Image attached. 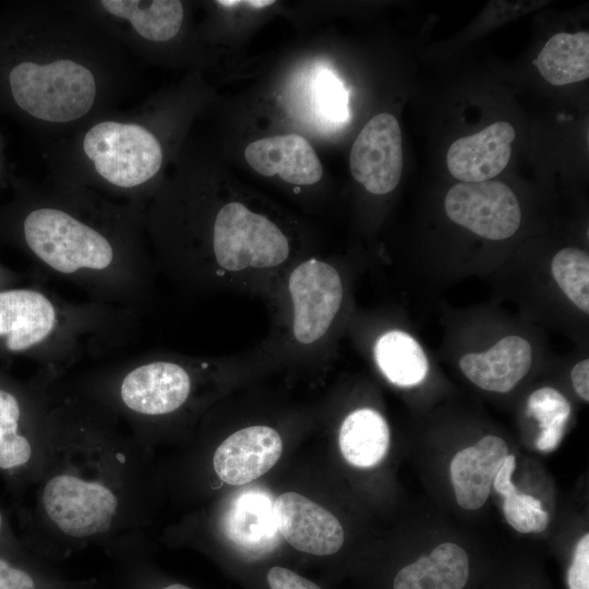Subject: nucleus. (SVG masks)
<instances>
[{
	"instance_id": "obj_1",
	"label": "nucleus",
	"mask_w": 589,
	"mask_h": 589,
	"mask_svg": "<svg viewBox=\"0 0 589 589\" xmlns=\"http://www.w3.org/2000/svg\"><path fill=\"white\" fill-rule=\"evenodd\" d=\"M49 401L44 464L23 494L31 492L29 505L16 509L25 544L72 548L136 528L137 437L76 390H58L56 381Z\"/></svg>"
},
{
	"instance_id": "obj_2",
	"label": "nucleus",
	"mask_w": 589,
	"mask_h": 589,
	"mask_svg": "<svg viewBox=\"0 0 589 589\" xmlns=\"http://www.w3.org/2000/svg\"><path fill=\"white\" fill-rule=\"evenodd\" d=\"M135 312L77 303L36 287L0 289V359L26 358L58 380L85 357L117 347L135 327Z\"/></svg>"
},
{
	"instance_id": "obj_3",
	"label": "nucleus",
	"mask_w": 589,
	"mask_h": 589,
	"mask_svg": "<svg viewBox=\"0 0 589 589\" xmlns=\"http://www.w3.org/2000/svg\"><path fill=\"white\" fill-rule=\"evenodd\" d=\"M21 232L39 267L80 286L96 302L137 313L147 294L148 266L135 245L49 205L31 209Z\"/></svg>"
},
{
	"instance_id": "obj_4",
	"label": "nucleus",
	"mask_w": 589,
	"mask_h": 589,
	"mask_svg": "<svg viewBox=\"0 0 589 589\" xmlns=\"http://www.w3.org/2000/svg\"><path fill=\"white\" fill-rule=\"evenodd\" d=\"M49 384L21 381L0 369V474L17 502L36 480L46 455Z\"/></svg>"
},
{
	"instance_id": "obj_5",
	"label": "nucleus",
	"mask_w": 589,
	"mask_h": 589,
	"mask_svg": "<svg viewBox=\"0 0 589 589\" xmlns=\"http://www.w3.org/2000/svg\"><path fill=\"white\" fill-rule=\"evenodd\" d=\"M9 79L16 104L33 117L50 122L84 116L96 96L92 72L72 60L23 62L12 69Z\"/></svg>"
},
{
	"instance_id": "obj_6",
	"label": "nucleus",
	"mask_w": 589,
	"mask_h": 589,
	"mask_svg": "<svg viewBox=\"0 0 589 589\" xmlns=\"http://www.w3.org/2000/svg\"><path fill=\"white\" fill-rule=\"evenodd\" d=\"M83 148L98 175L119 188L143 184L158 172L163 161L157 139L137 124L100 122L86 133Z\"/></svg>"
},
{
	"instance_id": "obj_7",
	"label": "nucleus",
	"mask_w": 589,
	"mask_h": 589,
	"mask_svg": "<svg viewBox=\"0 0 589 589\" xmlns=\"http://www.w3.org/2000/svg\"><path fill=\"white\" fill-rule=\"evenodd\" d=\"M213 253L226 271L247 267H274L289 255V243L283 231L268 218L231 202L216 215L213 227Z\"/></svg>"
},
{
	"instance_id": "obj_8",
	"label": "nucleus",
	"mask_w": 589,
	"mask_h": 589,
	"mask_svg": "<svg viewBox=\"0 0 589 589\" xmlns=\"http://www.w3.org/2000/svg\"><path fill=\"white\" fill-rule=\"evenodd\" d=\"M444 207L454 223L490 240L512 237L521 223L515 193L495 180L455 184L445 196Z\"/></svg>"
},
{
	"instance_id": "obj_9",
	"label": "nucleus",
	"mask_w": 589,
	"mask_h": 589,
	"mask_svg": "<svg viewBox=\"0 0 589 589\" xmlns=\"http://www.w3.org/2000/svg\"><path fill=\"white\" fill-rule=\"evenodd\" d=\"M289 292L294 309L293 335L301 344L323 337L342 300V284L332 265L311 259L293 269Z\"/></svg>"
},
{
	"instance_id": "obj_10",
	"label": "nucleus",
	"mask_w": 589,
	"mask_h": 589,
	"mask_svg": "<svg viewBox=\"0 0 589 589\" xmlns=\"http://www.w3.org/2000/svg\"><path fill=\"white\" fill-rule=\"evenodd\" d=\"M352 177L366 191L382 195L399 183L402 170L401 132L390 113L374 116L361 130L349 157Z\"/></svg>"
},
{
	"instance_id": "obj_11",
	"label": "nucleus",
	"mask_w": 589,
	"mask_h": 589,
	"mask_svg": "<svg viewBox=\"0 0 589 589\" xmlns=\"http://www.w3.org/2000/svg\"><path fill=\"white\" fill-rule=\"evenodd\" d=\"M278 532L296 550L330 555L342 545L339 520L326 508L296 492L280 494L274 503Z\"/></svg>"
},
{
	"instance_id": "obj_12",
	"label": "nucleus",
	"mask_w": 589,
	"mask_h": 589,
	"mask_svg": "<svg viewBox=\"0 0 589 589\" xmlns=\"http://www.w3.org/2000/svg\"><path fill=\"white\" fill-rule=\"evenodd\" d=\"M283 453L279 433L266 425H253L229 435L216 448L213 467L230 485L247 484L271 470Z\"/></svg>"
},
{
	"instance_id": "obj_13",
	"label": "nucleus",
	"mask_w": 589,
	"mask_h": 589,
	"mask_svg": "<svg viewBox=\"0 0 589 589\" xmlns=\"http://www.w3.org/2000/svg\"><path fill=\"white\" fill-rule=\"evenodd\" d=\"M514 140L515 129L510 123H492L476 134L456 140L447 152V168L462 182L492 179L507 166Z\"/></svg>"
},
{
	"instance_id": "obj_14",
	"label": "nucleus",
	"mask_w": 589,
	"mask_h": 589,
	"mask_svg": "<svg viewBox=\"0 0 589 589\" xmlns=\"http://www.w3.org/2000/svg\"><path fill=\"white\" fill-rule=\"evenodd\" d=\"M247 163L265 177L278 175L297 185L316 183L323 173L311 144L301 135L284 134L260 139L244 149Z\"/></svg>"
},
{
	"instance_id": "obj_15",
	"label": "nucleus",
	"mask_w": 589,
	"mask_h": 589,
	"mask_svg": "<svg viewBox=\"0 0 589 589\" xmlns=\"http://www.w3.org/2000/svg\"><path fill=\"white\" fill-rule=\"evenodd\" d=\"M508 448L495 435L482 437L473 446L459 450L450 462V478L458 505L474 510L486 502L491 485Z\"/></svg>"
},
{
	"instance_id": "obj_16",
	"label": "nucleus",
	"mask_w": 589,
	"mask_h": 589,
	"mask_svg": "<svg viewBox=\"0 0 589 589\" xmlns=\"http://www.w3.org/2000/svg\"><path fill=\"white\" fill-rule=\"evenodd\" d=\"M531 361L530 344L522 337L507 336L488 351L462 356L459 366L480 388L507 393L528 373Z\"/></svg>"
},
{
	"instance_id": "obj_17",
	"label": "nucleus",
	"mask_w": 589,
	"mask_h": 589,
	"mask_svg": "<svg viewBox=\"0 0 589 589\" xmlns=\"http://www.w3.org/2000/svg\"><path fill=\"white\" fill-rule=\"evenodd\" d=\"M469 573L466 551L455 543L445 542L428 556L402 567L394 578L393 589H462Z\"/></svg>"
},
{
	"instance_id": "obj_18",
	"label": "nucleus",
	"mask_w": 589,
	"mask_h": 589,
	"mask_svg": "<svg viewBox=\"0 0 589 589\" xmlns=\"http://www.w3.org/2000/svg\"><path fill=\"white\" fill-rule=\"evenodd\" d=\"M272 496L261 490L240 493L225 517L227 537L243 548L256 549L278 540Z\"/></svg>"
},
{
	"instance_id": "obj_19",
	"label": "nucleus",
	"mask_w": 589,
	"mask_h": 589,
	"mask_svg": "<svg viewBox=\"0 0 589 589\" xmlns=\"http://www.w3.org/2000/svg\"><path fill=\"white\" fill-rule=\"evenodd\" d=\"M389 428L377 411L361 408L341 423L338 443L341 455L352 466L370 468L380 464L389 447Z\"/></svg>"
},
{
	"instance_id": "obj_20",
	"label": "nucleus",
	"mask_w": 589,
	"mask_h": 589,
	"mask_svg": "<svg viewBox=\"0 0 589 589\" xmlns=\"http://www.w3.org/2000/svg\"><path fill=\"white\" fill-rule=\"evenodd\" d=\"M541 76L561 86L585 81L589 76V33H557L533 60Z\"/></svg>"
},
{
	"instance_id": "obj_21",
	"label": "nucleus",
	"mask_w": 589,
	"mask_h": 589,
	"mask_svg": "<svg viewBox=\"0 0 589 589\" xmlns=\"http://www.w3.org/2000/svg\"><path fill=\"white\" fill-rule=\"evenodd\" d=\"M100 4L110 14L130 21L142 37L153 41L173 38L183 19L182 3L177 0H103Z\"/></svg>"
},
{
	"instance_id": "obj_22",
	"label": "nucleus",
	"mask_w": 589,
	"mask_h": 589,
	"mask_svg": "<svg viewBox=\"0 0 589 589\" xmlns=\"http://www.w3.org/2000/svg\"><path fill=\"white\" fill-rule=\"evenodd\" d=\"M374 357L383 374L398 386L421 383L429 371V362L418 341L401 330H390L378 338Z\"/></svg>"
},
{
	"instance_id": "obj_23",
	"label": "nucleus",
	"mask_w": 589,
	"mask_h": 589,
	"mask_svg": "<svg viewBox=\"0 0 589 589\" xmlns=\"http://www.w3.org/2000/svg\"><path fill=\"white\" fill-rule=\"evenodd\" d=\"M528 412L538 420L541 433L537 448L542 452L553 450L560 444L570 414L567 399L552 387H542L533 392L528 399Z\"/></svg>"
},
{
	"instance_id": "obj_24",
	"label": "nucleus",
	"mask_w": 589,
	"mask_h": 589,
	"mask_svg": "<svg viewBox=\"0 0 589 589\" xmlns=\"http://www.w3.org/2000/svg\"><path fill=\"white\" fill-rule=\"evenodd\" d=\"M551 272L562 291L581 311L589 313V256L576 248L558 251Z\"/></svg>"
},
{
	"instance_id": "obj_25",
	"label": "nucleus",
	"mask_w": 589,
	"mask_h": 589,
	"mask_svg": "<svg viewBox=\"0 0 589 589\" xmlns=\"http://www.w3.org/2000/svg\"><path fill=\"white\" fill-rule=\"evenodd\" d=\"M504 516L518 532H542L549 525V515L541 502L531 495L518 492L504 496Z\"/></svg>"
},
{
	"instance_id": "obj_26",
	"label": "nucleus",
	"mask_w": 589,
	"mask_h": 589,
	"mask_svg": "<svg viewBox=\"0 0 589 589\" xmlns=\"http://www.w3.org/2000/svg\"><path fill=\"white\" fill-rule=\"evenodd\" d=\"M313 88L315 104L325 118L334 122H342L348 119L347 92L335 74L328 70L320 71Z\"/></svg>"
},
{
	"instance_id": "obj_27",
	"label": "nucleus",
	"mask_w": 589,
	"mask_h": 589,
	"mask_svg": "<svg viewBox=\"0 0 589 589\" xmlns=\"http://www.w3.org/2000/svg\"><path fill=\"white\" fill-rule=\"evenodd\" d=\"M0 589H39V585L23 561L0 555Z\"/></svg>"
},
{
	"instance_id": "obj_28",
	"label": "nucleus",
	"mask_w": 589,
	"mask_h": 589,
	"mask_svg": "<svg viewBox=\"0 0 589 589\" xmlns=\"http://www.w3.org/2000/svg\"><path fill=\"white\" fill-rule=\"evenodd\" d=\"M568 589H589V534L577 543L567 573Z\"/></svg>"
},
{
	"instance_id": "obj_29",
	"label": "nucleus",
	"mask_w": 589,
	"mask_h": 589,
	"mask_svg": "<svg viewBox=\"0 0 589 589\" xmlns=\"http://www.w3.org/2000/svg\"><path fill=\"white\" fill-rule=\"evenodd\" d=\"M28 546L12 528L8 514L0 507V555L24 560Z\"/></svg>"
},
{
	"instance_id": "obj_30",
	"label": "nucleus",
	"mask_w": 589,
	"mask_h": 589,
	"mask_svg": "<svg viewBox=\"0 0 589 589\" xmlns=\"http://www.w3.org/2000/svg\"><path fill=\"white\" fill-rule=\"evenodd\" d=\"M267 582L271 589H321L313 581L281 566L268 570Z\"/></svg>"
},
{
	"instance_id": "obj_31",
	"label": "nucleus",
	"mask_w": 589,
	"mask_h": 589,
	"mask_svg": "<svg viewBox=\"0 0 589 589\" xmlns=\"http://www.w3.org/2000/svg\"><path fill=\"white\" fill-rule=\"evenodd\" d=\"M516 468V458L514 455H507L503 465L498 469L493 480V486L496 492L503 496L517 492L516 486L512 482V474Z\"/></svg>"
},
{
	"instance_id": "obj_32",
	"label": "nucleus",
	"mask_w": 589,
	"mask_h": 589,
	"mask_svg": "<svg viewBox=\"0 0 589 589\" xmlns=\"http://www.w3.org/2000/svg\"><path fill=\"white\" fill-rule=\"evenodd\" d=\"M573 386L580 398L589 400V360L576 363L570 372Z\"/></svg>"
},
{
	"instance_id": "obj_33",
	"label": "nucleus",
	"mask_w": 589,
	"mask_h": 589,
	"mask_svg": "<svg viewBox=\"0 0 589 589\" xmlns=\"http://www.w3.org/2000/svg\"><path fill=\"white\" fill-rule=\"evenodd\" d=\"M22 278L20 273L0 264V289L15 286Z\"/></svg>"
},
{
	"instance_id": "obj_34",
	"label": "nucleus",
	"mask_w": 589,
	"mask_h": 589,
	"mask_svg": "<svg viewBox=\"0 0 589 589\" xmlns=\"http://www.w3.org/2000/svg\"><path fill=\"white\" fill-rule=\"evenodd\" d=\"M160 589H192V588L182 584H171Z\"/></svg>"
}]
</instances>
